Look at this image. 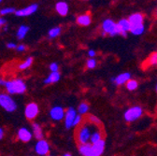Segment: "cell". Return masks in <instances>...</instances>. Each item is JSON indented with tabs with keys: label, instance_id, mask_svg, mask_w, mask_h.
Listing matches in <instances>:
<instances>
[{
	"label": "cell",
	"instance_id": "cell-1",
	"mask_svg": "<svg viewBox=\"0 0 157 156\" xmlns=\"http://www.w3.org/2000/svg\"><path fill=\"white\" fill-rule=\"evenodd\" d=\"M6 88L10 93H23L26 90V86L22 80H14L11 82H5Z\"/></svg>",
	"mask_w": 157,
	"mask_h": 156
},
{
	"label": "cell",
	"instance_id": "cell-2",
	"mask_svg": "<svg viewBox=\"0 0 157 156\" xmlns=\"http://www.w3.org/2000/svg\"><path fill=\"white\" fill-rule=\"evenodd\" d=\"M91 129L88 124H82L78 131V141L80 142V144H85L90 141L91 138Z\"/></svg>",
	"mask_w": 157,
	"mask_h": 156
},
{
	"label": "cell",
	"instance_id": "cell-3",
	"mask_svg": "<svg viewBox=\"0 0 157 156\" xmlns=\"http://www.w3.org/2000/svg\"><path fill=\"white\" fill-rule=\"evenodd\" d=\"M102 28L103 31L109 35L110 36H114L116 35H119L120 34V30L119 27H118V25L116 23H114L112 20H109V19H107L105 20L102 24Z\"/></svg>",
	"mask_w": 157,
	"mask_h": 156
},
{
	"label": "cell",
	"instance_id": "cell-4",
	"mask_svg": "<svg viewBox=\"0 0 157 156\" xmlns=\"http://www.w3.org/2000/svg\"><path fill=\"white\" fill-rule=\"evenodd\" d=\"M143 114V110L140 107H133L130 108L129 109H127L124 113V119L127 122H134L136 121L139 118L142 116Z\"/></svg>",
	"mask_w": 157,
	"mask_h": 156
},
{
	"label": "cell",
	"instance_id": "cell-5",
	"mask_svg": "<svg viewBox=\"0 0 157 156\" xmlns=\"http://www.w3.org/2000/svg\"><path fill=\"white\" fill-rule=\"evenodd\" d=\"M0 106L8 112H12L17 108V105L14 100L7 94H0Z\"/></svg>",
	"mask_w": 157,
	"mask_h": 156
},
{
	"label": "cell",
	"instance_id": "cell-6",
	"mask_svg": "<svg viewBox=\"0 0 157 156\" xmlns=\"http://www.w3.org/2000/svg\"><path fill=\"white\" fill-rule=\"evenodd\" d=\"M76 110L73 108H69L65 115V125L67 129H70L73 126L74 120L76 118Z\"/></svg>",
	"mask_w": 157,
	"mask_h": 156
},
{
	"label": "cell",
	"instance_id": "cell-7",
	"mask_svg": "<svg viewBox=\"0 0 157 156\" xmlns=\"http://www.w3.org/2000/svg\"><path fill=\"white\" fill-rule=\"evenodd\" d=\"M50 115H51L52 120H54V121H61L65 117L66 113H65L63 108H61V107H54V108H52L51 109Z\"/></svg>",
	"mask_w": 157,
	"mask_h": 156
},
{
	"label": "cell",
	"instance_id": "cell-8",
	"mask_svg": "<svg viewBox=\"0 0 157 156\" xmlns=\"http://www.w3.org/2000/svg\"><path fill=\"white\" fill-rule=\"evenodd\" d=\"M49 144L47 143V141L45 140H41L39 139V141L36 143V152L38 154V155H46L48 152H49Z\"/></svg>",
	"mask_w": 157,
	"mask_h": 156
},
{
	"label": "cell",
	"instance_id": "cell-9",
	"mask_svg": "<svg viewBox=\"0 0 157 156\" xmlns=\"http://www.w3.org/2000/svg\"><path fill=\"white\" fill-rule=\"evenodd\" d=\"M25 116H26V118L27 119H34L35 117L37 115L38 113V107L36 104L35 103H30L29 105H27L26 108H25Z\"/></svg>",
	"mask_w": 157,
	"mask_h": 156
},
{
	"label": "cell",
	"instance_id": "cell-10",
	"mask_svg": "<svg viewBox=\"0 0 157 156\" xmlns=\"http://www.w3.org/2000/svg\"><path fill=\"white\" fill-rule=\"evenodd\" d=\"M117 25H118V27H119L120 34L123 36H126L127 32L130 31V28H131V25H130L129 20H126V19H122V20H120L119 23H118Z\"/></svg>",
	"mask_w": 157,
	"mask_h": 156
},
{
	"label": "cell",
	"instance_id": "cell-11",
	"mask_svg": "<svg viewBox=\"0 0 157 156\" xmlns=\"http://www.w3.org/2000/svg\"><path fill=\"white\" fill-rule=\"evenodd\" d=\"M105 149V141L100 139L94 144H92V151H93V156H99L103 153Z\"/></svg>",
	"mask_w": 157,
	"mask_h": 156
},
{
	"label": "cell",
	"instance_id": "cell-12",
	"mask_svg": "<svg viewBox=\"0 0 157 156\" xmlns=\"http://www.w3.org/2000/svg\"><path fill=\"white\" fill-rule=\"evenodd\" d=\"M37 8H38V6H37L36 4H33V5H31V6H29V7L24 9V10H20L15 11V14H16V16H18V17L28 16V15L33 14L35 11H36Z\"/></svg>",
	"mask_w": 157,
	"mask_h": 156
},
{
	"label": "cell",
	"instance_id": "cell-13",
	"mask_svg": "<svg viewBox=\"0 0 157 156\" xmlns=\"http://www.w3.org/2000/svg\"><path fill=\"white\" fill-rule=\"evenodd\" d=\"M131 78V74L126 72V73H122L119 76H117L116 78H112L111 82H115L116 85H122L124 84L125 82H127Z\"/></svg>",
	"mask_w": 157,
	"mask_h": 156
},
{
	"label": "cell",
	"instance_id": "cell-14",
	"mask_svg": "<svg viewBox=\"0 0 157 156\" xmlns=\"http://www.w3.org/2000/svg\"><path fill=\"white\" fill-rule=\"evenodd\" d=\"M128 20L130 22L131 26H135V25H137L143 24L144 17H143V15L141 13H134L129 17Z\"/></svg>",
	"mask_w": 157,
	"mask_h": 156
},
{
	"label": "cell",
	"instance_id": "cell-15",
	"mask_svg": "<svg viewBox=\"0 0 157 156\" xmlns=\"http://www.w3.org/2000/svg\"><path fill=\"white\" fill-rule=\"evenodd\" d=\"M18 136H19V139H21L22 141L28 142L31 139V138H32V135H31V133L26 128H21V129L19 130V132H18Z\"/></svg>",
	"mask_w": 157,
	"mask_h": 156
},
{
	"label": "cell",
	"instance_id": "cell-16",
	"mask_svg": "<svg viewBox=\"0 0 157 156\" xmlns=\"http://www.w3.org/2000/svg\"><path fill=\"white\" fill-rule=\"evenodd\" d=\"M55 9H56V11L61 16H66L68 13V5L64 1L58 2L55 6Z\"/></svg>",
	"mask_w": 157,
	"mask_h": 156
},
{
	"label": "cell",
	"instance_id": "cell-17",
	"mask_svg": "<svg viewBox=\"0 0 157 156\" xmlns=\"http://www.w3.org/2000/svg\"><path fill=\"white\" fill-rule=\"evenodd\" d=\"M78 150L80 153L83 156H93V151H92V145L88 143L85 144H81L78 147Z\"/></svg>",
	"mask_w": 157,
	"mask_h": 156
},
{
	"label": "cell",
	"instance_id": "cell-18",
	"mask_svg": "<svg viewBox=\"0 0 157 156\" xmlns=\"http://www.w3.org/2000/svg\"><path fill=\"white\" fill-rule=\"evenodd\" d=\"M59 80H60V73L57 71H52V73L49 75V77L44 80V83L45 84L54 83V82H57Z\"/></svg>",
	"mask_w": 157,
	"mask_h": 156
},
{
	"label": "cell",
	"instance_id": "cell-19",
	"mask_svg": "<svg viewBox=\"0 0 157 156\" xmlns=\"http://www.w3.org/2000/svg\"><path fill=\"white\" fill-rule=\"evenodd\" d=\"M77 23L78 25H82V26H87L91 24V17L89 14H83L80 15L77 18Z\"/></svg>",
	"mask_w": 157,
	"mask_h": 156
},
{
	"label": "cell",
	"instance_id": "cell-20",
	"mask_svg": "<svg viewBox=\"0 0 157 156\" xmlns=\"http://www.w3.org/2000/svg\"><path fill=\"white\" fill-rule=\"evenodd\" d=\"M144 31H145V26H144L143 24L137 25H135V26H131V28H130V32L135 36H140V35L143 34Z\"/></svg>",
	"mask_w": 157,
	"mask_h": 156
},
{
	"label": "cell",
	"instance_id": "cell-21",
	"mask_svg": "<svg viewBox=\"0 0 157 156\" xmlns=\"http://www.w3.org/2000/svg\"><path fill=\"white\" fill-rule=\"evenodd\" d=\"M33 132H34V135H35V136L37 139H42L43 133H42L41 127L39 126L37 124H33Z\"/></svg>",
	"mask_w": 157,
	"mask_h": 156
},
{
	"label": "cell",
	"instance_id": "cell-22",
	"mask_svg": "<svg viewBox=\"0 0 157 156\" xmlns=\"http://www.w3.org/2000/svg\"><path fill=\"white\" fill-rule=\"evenodd\" d=\"M102 138V133L100 131H94L91 135L90 138V142L91 144H94L97 141H99Z\"/></svg>",
	"mask_w": 157,
	"mask_h": 156
},
{
	"label": "cell",
	"instance_id": "cell-23",
	"mask_svg": "<svg viewBox=\"0 0 157 156\" xmlns=\"http://www.w3.org/2000/svg\"><path fill=\"white\" fill-rule=\"evenodd\" d=\"M29 30V27L26 26V25H22V26H20L18 32H17V36L19 40H23V38L25 36L26 33L28 32Z\"/></svg>",
	"mask_w": 157,
	"mask_h": 156
},
{
	"label": "cell",
	"instance_id": "cell-24",
	"mask_svg": "<svg viewBox=\"0 0 157 156\" xmlns=\"http://www.w3.org/2000/svg\"><path fill=\"white\" fill-rule=\"evenodd\" d=\"M146 64L149 67L157 66V52H153V53L151 54V56L148 58L147 61H146Z\"/></svg>",
	"mask_w": 157,
	"mask_h": 156
},
{
	"label": "cell",
	"instance_id": "cell-25",
	"mask_svg": "<svg viewBox=\"0 0 157 156\" xmlns=\"http://www.w3.org/2000/svg\"><path fill=\"white\" fill-rule=\"evenodd\" d=\"M139 84H137V82L136 81H134V80H129L127 82H126V88L129 90V91H134L137 88Z\"/></svg>",
	"mask_w": 157,
	"mask_h": 156
},
{
	"label": "cell",
	"instance_id": "cell-26",
	"mask_svg": "<svg viewBox=\"0 0 157 156\" xmlns=\"http://www.w3.org/2000/svg\"><path fill=\"white\" fill-rule=\"evenodd\" d=\"M32 63H33V58L32 57H29V58H27V59L23 64H21V65L19 66V68L21 69V70L26 69L27 67H29L32 65Z\"/></svg>",
	"mask_w": 157,
	"mask_h": 156
},
{
	"label": "cell",
	"instance_id": "cell-27",
	"mask_svg": "<svg viewBox=\"0 0 157 156\" xmlns=\"http://www.w3.org/2000/svg\"><path fill=\"white\" fill-rule=\"evenodd\" d=\"M61 33V28L60 27H55V28H52L49 31V36L51 38H53V37H56L57 36H59Z\"/></svg>",
	"mask_w": 157,
	"mask_h": 156
},
{
	"label": "cell",
	"instance_id": "cell-28",
	"mask_svg": "<svg viewBox=\"0 0 157 156\" xmlns=\"http://www.w3.org/2000/svg\"><path fill=\"white\" fill-rule=\"evenodd\" d=\"M88 121H89L90 124H94V125H100L101 124V121L94 115H89Z\"/></svg>",
	"mask_w": 157,
	"mask_h": 156
},
{
	"label": "cell",
	"instance_id": "cell-29",
	"mask_svg": "<svg viewBox=\"0 0 157 156\" xmlns=\"http://www.w3.org/2000/svg\"><path fill=\"white\" fill-rule=\"evenodd\" d=\"M88 110H89V106L86 103H82L80 106H78V111L80 114H85V113H87Z\"/></svg>",
	"mask_w": 157,
	"mask_h": 156
},
{
	"label": "cell",
	"instance_id": "cell-30",
	"mask_svg": "<svg viewBox=\"0 0 157 156\" xmlns=\"http://www.w3.org/2000/svg\"><path fill=\"white\" fill-rule=\"evenodd\" d=\"M96 66V61L94 59H93V58H91V59H89L87 61V67L92 69V68H94Z\"/></svg>",
	"mask_w": 157,
	"mask_h": 156
},
{
	"label": "cell",
	"instance_id": "cell-31",
	"mask_svg": "<svg viewBox=\"0 0 157 156\" xmlns=\"http://www.w3.org/2000/svg\"><path fill=\"white\" fill-rule=\"evenodd\" d=\"M82 115H76V118L74 120V123H73V126H77L80 124H82Z\"/></svg>",
	"mask_w": 157,
	"mask_h": 156
},
{
	"label": "cell",
	"instance_id": "cell-32",
	"mask_svg": "<svg viewBox=\"0 0 157 156\" xmlns=\"http://www.w3.org/2000/svg\"><path fill=\"white\" fill-rule=\"evenodd\" d=\"M12 12H15V10L13 8H8V9H4V10H1L0 13L2 15H5V14H9V13H12Z\"/></svg>",
	"mask_w": 157,
	"mask_h": 156
},
{
	"label": "cell",
	"instance_id": "cell-33",
	"mask_svg": "<svg viewBox=\"0 0 157 156\" xmlns=\"http://www.w3.org/2000/svg\"><path fill=\"white\" fill-rule=\"evenodd\" d=\"M50 69H51L52 71H57V70H58V65H57L56 63H52V64H51V66H50Z\"/></svg>",
	"mask_w": 157,
	"mask_h": 156
},
{
	"label": "cell",
	"instance_id": "cell-34",
	"mask_svg": "<svg viewBox=\"0 0 157 156\" xmlns=\"http://www.w3.org/2000/svg\"><path fill=\"white\" fill-rule=\"evenodd\" d=\"M95 51H94V50H89L88 51V55L90 56V57H94V56H95Z\"/></svg>",
	"mask_w": 157,
	"mask_h": 156
},
{
	"label": "cell",
	"instance_id": "cell-35",
	"mask_svg": "<svg viewBox=\"0 0 157 156\" xmlns=\"http://www.w3.org/2000/svg\"><path fill=\"white\" fill-rule=\"evenodd\" d=\"M17 50H18L19 51H24L25 50V47L24 45H20V46L17 47Z\"/></svg>",
	"mask_w": 157,
	"mask_h": 156
},
{
	"label": "cell",
	"instance_id": "cell-36",
	"mask_svg": "<svg viewBox=\"0 0 157 156\" xmlns=\"http://www.w3.org/2000/svg\"><path fill=\"white\" fill-rule=\"evenodd\" d=\"M7 47H8V48H10V49H14V48H17L15 43H9V44L7 45Z\"/></svg>",
	"mask_w": 157,
	"mask_h": 156
},
{
	"label": "cell",
	"instance_id": "cell-37",
	"mask_svg": "<svg viewBox=\"0 0 157 156\" xmlns=\"http://www.w3.org/2000/svg\"><path fill=\"white\" fill-rule=\"evenodd\" d=\"M3 135H4V132H3V129L2 128H0V139H1L3 138Z\"/></svg>",
	"mask_w": 157,
	"mask_h": 156
},
{
	"label": "cell",
	"instance_id": "cell-38",
	"mask_svg": "<svg viewBox=\"0 0 157 156\" xmlns=\"http://www.w3.org/2000/svg\"><path fill=\"white\" fill-rule=\"evenodd\" d=\"M6 23V21L4 20V19H2V18H0V25H4Z\"/></svg>",
	"mask_w": 157,
	"mask_h": 156
},
{
	"label": "cell",
	"instance_id": "cell-39",
	"mask_svg": "<svg viewBox=\"0 0 157 156\" xmlns=\"http://www.w3.org/2000/svg\"><path fill=\"white\" fill-rule=\"evenodd\" d=\"M4 84H5V82L0 79V85H4Z\"/></svg>",
	"mask_w": 157,
	"mask_h": 156
},
{
	"label": "cell",
	"instance_id": "cell-40",
	"mask_svg": "<svg viewBox=\"0 0 157 156\" xmlns=\"http://www.w3.org/2000/svg\"><path fill=\"white\" fill-rule=\"evenodd\" d=\"M65 156H70V153H66Z\"/></svg>",
	"mask_w": 157,
	"mask_h": 156
},
{
	"label": "cell",
	"instance_id": "cell-41",
	"mask_svg": "<svg viewBox=\"0 0 157 156\" xmlns=\"http://www.w3.org/2000/svg\"><path fill=\"white\" fill-rule=\"evenodd\" d=\"M156 92H157V86H156Z\"/></svg>",
	"mask_w": 157,
	"mask_h": 156
},
{
	"label": "cell",
	"instance_id": "cell-42",
	"mask_svg": "<svg viewBox=\"0 0 157 156\" xmlns=\"http://www.w3.org/2000/svg\"><path fill=\"white\" fill-rule=\"evenodd\" d=\"M1 1H2V0H0V2H1Z\"/></svg>",
	"mask_w": 157,
	"mask_h": 156
}]
</instances>
